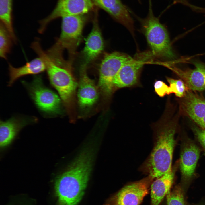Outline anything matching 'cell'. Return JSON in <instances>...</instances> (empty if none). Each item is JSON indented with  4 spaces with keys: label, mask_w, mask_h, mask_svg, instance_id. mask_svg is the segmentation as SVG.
<instances>
[{
    "label": "cell",
    "mask_w": 205,
    "mask_h": 205,
    "mask_svg": "<svg viewBox=\"0 0 205 205\" xmlns=\"http://www.w3.org/2000/svg\"><path fill=\"white\" fill-rule=\"evenodd\" d=\"M93 153L82 152L68 168L56 178L54 184L57 205H77L84 194L90 174Z\"/></svg>",
    "instance_id": "cell-1"
},
{
    "label": "cell",
    "mask_w": 205,
    "mask_h": 205,
    "mask_svg": "<svg viewBox=\"0 0 205 205\" xmlns=\"http://www.w3.org/2000/svg\"><path fill=\"white\" fill-rule=\"evenodd\" d=\"M154 128L153 148L141 168L142 171L153 179L172 170L176 125L173 120L162 121Z\"/></svg>",
    "instance_id": "cell-2"
},
{
    "label": "cell",
    "mask_w": 205,
    "mask_h": 205,
    "mask_svg": "<svg viewBox=\"0 0 205 205\" xmlns=\"http://www.w3.org/2000/svg\"><path fill=\"white\" fill-rule=\"evenodd\" d=\"M42 58L50 84L58 91L71 120L73 121L78 84L68 67L55 62L46 54Z\"/></svg>",
    "instance_id": "cell-3"
},
{
    "label": "cell",
    "mask_w": 205,
    "mask_h": 205,
    "mask_svg": "<svg viewBox=\"0 0 205 205\" xmlns=\"http://www.w3.org/2000/svg\"><path fill=\"white\" fill-rule=\"evenodd\" d=\"M148 14L144 18H138L141 30L151 49L153 55L165 61H172L176 56L172 47L165 26L153 13L150 2Z\"/></svg>",
    "instance_id": "cell-4"
},
{
    "label": "cell",
    "mask_w": 205,
    "mask_h": 205,
    "mask_svg": "<svg viewBox=\"0 0 205 205\" xmlns=\"http://www.w3.org/2000/svg\"><path fill=\"white\" fill-rule=\"evenodd\" d=\"M22 83L36 107L44 116L52 117L62 114L60 97L44 85L40 75L34 76L30 83L24 81Z\"/></svg>",
    "instance_id": "cell-5"
},
{
    "label": "cell",
    "mask_w": 205,
    "mask_h": 205,
    "mask_svg": "<svg viewBox=\"0 0 205 205\" xmlns=\"http://www.w3.org/2000/svg\"><path fill=\"white\" fill-rule=\"evenodd\" d=\"M85 22V18L83 15L62 17L61 34L53 46L62 52L65 49L67 51L70 63L81 41Z\"/></svg>",
    "instance_id": "cell-6"
},
{
    "label": "cell",
    "mask_w": 205,
    "mask_h": 205,
    "mask_svg": "<svg viewBox=\"0 0 205 205\" xmlns=\"http://www.w3.org/2000/svg\"><path fill=\"white\" fill-rule=\"evenodd\" d=\"M132 58L117 52L107 53L104 56L99 66L98 87L105 98H109L115 89L114 81L120 68Z\"/></svg>",
    "instance_id": "cell-7"
},
{
    "label": "cell",
    "mask_w": 205,
    "mask_h": 205,
    "mask_svg": "<svg viewBox=\"0 0 205 205\" xmlns=\"http://www.w3.org/2000/svg\"><path fill=\"white\" fill-rule=\"evenodd\" d=\"M153 179L148 175L126 185L109 198L104 205H139L148 193Z\"/></svg>",
    "instance_id": "cell-8"
},
{
    "label": "cell",
    "mask_w": 205,
    "mask_h": 205,
    "mask_svg": "<svg viewBox=\"0 0 205 205\" xmlns=\"http://www.w3.org/2000/svg\"><path fill=\"white\" fill-rule=\"evenodd\" d=\"M93 6L92 0H58L51 13L40 21L38 32L42 33L47 25L57 18L68 16L83 15L90 11Z\"/></svg>",
    "instance_id": "cell-9"
},
{
    "label": "cell",
    "mask_w": 205,
    "mask_h": 205,
    "mask_svg": "<svg viewBox=\"0 0 205 205\" xmlns=\"http://www.w3.org/2000/svg\"><path fill=\"white\" fill-rule=\"evenodd\" d=\"M188 61L194 66V69L174 66L171 69L190 90L194 91L205 90V63L198 59L189 60Z\"/></svg>",
    "instance_id": "cell-10"
},
{
    "label": "cell",
    "mask_w": 205,
    "mask_h": 205,
    "mask_svg": "<svg viewBox=\"0 0 205 205\" xmlns=\"http://www.w3.org/2000/svg\"><path fill=\"white\" fill-rule=\"evenodd\" d=\"M180 101L181 109L199 127L205 129V99L189 89Z\"/></svg>",
    "instance_id": "cell-11"
},
{
    "label": "cell",
    "mask_w": 205,
    "mask_h": 205,
    "mask_svg": "<svg viewBox=\"0 0 205 205\" xmlns=\"http://www.w3.org/2000/svg\"><path fill=\"white\" fill-rule=\"evenodd\" d=\"M38 121V118L35 117L18 116H12L5 121L1 120V148H4L9 145L23 128Z\"/></svg>",
    "instance_id": "cell-12"
},
{
    "label": "cell",
    "mask_w": 205,
    "mask_h": 205,
    "mask_svg": "<svg viewBox=\"0 0 205 205\" xmlns=\"http://www.w3.org/2000/svg\"><path fill=\"white\" fill-rule=\"evenodd\" d=\"M200 153L199 148L192 141H186L182 146L180 164L184 185L186 186L193 176Z\"/></svg>",
    "instance_id": "cell-13"
},
{
    "label": "cell",
    "mask_w": 205,
    "mask_h": 205,
    "mask_svg": "<svg viewBox=\"0 0 205 205\" xmlns=\"http://www.w3.org/2000/svg\"><path fill=\"white\" fill-rule=\"evenodd\" d=\"M87 66L86 64L83 63L81 67L78 84V103L82 109L91 107L97 102L98 97V87L88 75Z\"/></svg>",
    "instance_id": "cell-14"
},
{
    "label": "cell",
    "mask_w": 205,
    "mask_h": 205,
    "mask_svg": "<svg viewBox=\"0 0 205 205\" xmlns=\"http://www.w3.org/2000/svg\"><path fill=\"white\" fill-rule=\"evenodd\" d=\"M97 6L104 10L134 35V22L130 11L120 0H93Z\"/></svg>",
    "instance_id": "cell-15"
},
{
    "label": "cell",
    "mask_w": 205,
    "mask_h": 205,
    "mask_svg": "<svg viewBox=\"0 0 205 205\" xmlns=\"http://www.w3.org/2000/svg\"><path fill=\"white\" fill-rule=\"evenodd\" d=\"M144 59L132 58L120 68L114 81L115 89L130 87L138 82Z\"/></svg>",
    "instance_id": "cell-16"
},
{
    "label": "cell",
    "mask_w": 205,
    "mask_h": 205,
    "mask_svg": "<svg viewBox=\"0 0 205 205\" xmlns=\"http://www.w3.org/2000/svg\"><path fill=\"white\" fill-rule=\"evenodd\" d=\"M96 19L94 20L91 32L88 36L83 52L84 63L87 65L102 52L104 46L102 34Z\"/></svg>",
    "instance_id": "cell-17"
},
{
    "label": "cell",
    "mask_w": 205,
    "mask_h": 205,
    "mask_svg": "<svg viewBox=\"0 0 205 205\" xmlns=\"http://www.w3.org/2000/svg\"><path fill=\"white\" fill-rule=\"evenodd\" d=\"M8 68L9 80L8 86L10 87L16 80L22 77L37 75L44 72L46 70V66L43 59L38 56L20 67H15L9 64Z\"/></svg>",
    "instance_id": "cell-18"
},
{
    "label": "cell",
    "mask_w": 205,
    "mask_h": 205,
    "mask_svg": "<svg viewBox=\"0 0 205 205\" xmlns=\"http://www.w3.org/2000/svg\"><path fill=\"white\" fill-rule=\"evenodd\" d=\"M174 173L172 170L156 178L151 186V205H159L169 192L172 184Z\"/></svg>",
    "instance_id": "cell-19"
},
{
    "label": "cell",
    "mask_w": 205,
    "mask_h": 205,
    "mask_svg": "<svg viewBox=\"0 0 205 205\" xmlns=\"http://www.w3.org/2000/svg\"><path fill=\"white\" fill-rule=\"evenodd\" d=\"M12 0H0V19L2 23L11 35L16 36L13 29L12 17Z\"/></svg>",
    "instance_id": "cell-20"
},
{
    "label": "cell",
    "mask_w": 205,
    "mask_h": 205,
    "mask_svg": "<svg viewBox=\"0 0 205 205\" xmlns=\"http://www.w3.org/2000/svg\"><path fill=\"white\" fill-rule=\"evenodd\" d=\"M13 40L9 33L1 22L0 26V56L5 59L10 52Z\"/></svg>",
    "instance_id": "cell-21"
},
{
    "label": "cell",
    "mask_w": 205,
    "mask_h": 205,
    "mask_svg": "<svg viewBox=\"0 0 205 205\" xmlns=\"http://www.w3.org/2000/svg\"><path fill=\"white\" fill-rule=\"evenodd\" d=\"M166 205H186L183 189L178 186L167 194Z\"/></svg>",
    "instance_id": "cell-22"
},
{
    "label": "cell",
    "mask_w": 205,
    "mask_h": 205,
    "mask_svg": "<svg viewBox=\"0 0 205 205\" xmlns=\"http://www.w3.org/2000/svg\"><path fill=\"white\" fill-rule=\"evenodd\" d=\"M167 80L169 84L172 93L180 98H182L189 89L182 80L176 79L167 77Z\"/></svg>",
    "instance_id": "cell-23"
},
{
    "label": "cell",
    "mask_w": 205,
    "mask_h": 205,
    "mask_svg": "<svg viewBox=\"0 0 205 205\" xmlns=\"http://www.w3.org/2000/svg\"><path fill=\"white\" fill-rule=\"evenodd\" d=\"M154 87L155 93L160 97H163L166 95L172 93L170 87L162 81H156Z\"/></svg>",
    "instance_id": "cell-24"
},
{
    "label": "cell",
    "mask_w": 205,
    "mask_h": 205,
    "mask_svg": "<svg viewBox=\"0 0 205 205\" xmlns=\"http://www.w3.org/2000/svg\"><path fill=\"white\" fill-rule=\"evenodd\" d=\"M193 130L198 142L205 150V129L195 126L193 127Z\"/></svg>",
    "instance_id": "cell-25"
},
{
    "label": "cell",
    "mask_w": 205,
    "mask_h": 205,
    "mask_svg": "<svg viewBox=\"0 0 205 205\" xmlns=\"http://www.w3.org/2000/svg\"><path fill=\"white\" fill-rule=\"evenodd\" d=\"M204 12L205 13V8L204 9Z\"/></svg>",
    "instance_id": "cell-26"
},
{
    "label": "cell",
    "mask_w": 205,
    "mask_h": 205,
    "mask_svg": "<svg viewBox=\"0 0 205 205\" xmlns=\"http://www.w3.org/2000/svg\"><path fill=\"white\" fill-rule=\"evenodd\" d=\"M139 0V1H140V0Z\"/></svg>",
    "instance_id": "cell-27"
}]
</instances>
